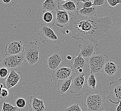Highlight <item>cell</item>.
Here are the masks:
<instances>
[{
	"label": "cell",
	"mask_w": 121,
	"mask_h": 111,
	"mask_svg": "<svg viewBox=\"0 0 121 111\" xmlns=\"http://www.w3.org/2000/svg\"><path fill=\"white\" fill-rule=\"evenodd\" d=\"M120 69L119 64L112 60H107L103 69V71L107 77L116 76Z\"/></svg>",
	"instance_id": "15"
},
{
	"label": "cell",
	"mask_w": 121,
	"mask_h": 111,
	"mask_svg": "<svg viewBox=\"0 0 121 111\" xmlns=\"http://www.w3.org/2000/svg\"><path fill=\"white\" fill-rule=\"evenodd\" d=\"M3 2L5 4H8L10 2L11 0H2Z\"/></svg>",
	"instance_id": "35"
},
{
	"label": "cell",
	"mask_w": 121,
	"mask_h": 111,
	"mask_svg": "<svg viewBox=\"0 0 121 111\" xmlns=\"http://www.w3.org/2000/svg\"><path fill=\"white\" fill-rule=\"evenodd\" d=\"M93 0H77V3H78L79 2H85L86 1H93Z\"/></svg>",
	"instance_id": "33"
},
{
	"label": "cell",
	"mask_w": 121,
	"mask_h": 111,
	"mask_svg": "<svg viewBox=\"0 0 121 111\" xmlns=\"http://www.w3.org/2000/svg\"><path fill=\"white\" fill-rule=\"evenodd\" d=\"M63 59V56L58 53H55L49 56L47 60V69L54 71L59 67Z\"/></svg>",
	"instance_id": "14"
},
{
	"label": "cell",
	"mask_w": 121,
	"mask_h": 111,
	"mask_svg": "<svg viewBox=\"0 0 121 111\" xmlns=\"http://www.w3.org/2000/svg\"><path fill=\"white\" fill-rule=\"evenodd\" d=\"M74 72L72 67L62 66L54 71L52 75L51 81L59 82L72 77Z\"/></svg>",
	"instance_id": "9"
},
{
	"label": "cell",
	"mask_w": 121,
	"mask_h": 111,
	"mask_svg": "<svg viewBox=\"0 0 121 111\" xmlns=\"http://www.w3.org/2000/svg\"><path fill=\"white\" fill-rule=\"evenodd\" d=\"M2 111H19L20 109L17 107H14L12 105L4 102L3 103Z\"/></svg>",
	"instance_id": "25"
},
{
	"label": "cell",
	"mask_w": 121,
	"mask_h": 111,
	"mask_svg": "<svg viewBox=\"0 0 121 111\" xmlns=\"http://www.w3.org/2000/svg\"><path fill=\"white\" fill-rule=\"evenodd\" d=\"M109 94L107 99L113 104H117L121 99V78L109 84Z\"/></svg>",
	"instance_id": "7"
},
{
	"label": "cell",
	"mask_w": 121,
	"mask_h": 111,
	"mask_svg": "<svg viewBox=\"0 0 121 111\" xmlns=\"http://www.w3.org/2000/svg\"><path fill=\"white\" fill-rule=\"evenodd\" d=\"M72 60L73 63L71 67L74 72H77L80 68L85 69L89 67L88 58H85L79 55L76 57L73 56Z\"/></svg>",
	"instance_id": "16"
},
{
	"label": "cell",
	"mask_w": 121,
	"mask_h": 111,
	"mask_svg": "<svg viewBox=\"0 0 121 111\" xmlns=\"http://www.w3.org/2000/svg\"><path fill=\"white\" fill-rule=\"evenodd\" d=\"M54 16L52 12L50 11H46L44 12L43 15V20L47 25L53 26L55 25L54 22Z\"/></svg>",
	"instance_id": "22"
},
{
	"label": "cell",
	"mask_w": 121,
	"mask_h": 111,
	"mask_svg": "<svg viewBox=\"0 0 121 111\" xmlns=\"http://www.w3.org/2000/svg\"><path fill=\"white\" fill-rule=\"evenodd\" d=\"M60 7L62 9L69 12L71 15L77 14L78 10L74 2L71 0H68L63 4L60 5L59 9Z\"/></svg>",
	"instance_id": "21"
},
{
	"label": "cell",
	"mask_w": 121,
	"mask_h": 111,
	"mask_svg": "<svg viewBox=\"0 0 121 111\" xmlns=\"http://www.w3.org/2000/svg\"><path fill=\"white\" fill-rule=\"evenodd\" d=\"M65 111H82L81 107L78 103H73L70 106L62 110Z\"/></svg>",
	"instance_id": "26"
},
{
	"label": "cell",
	"mask_w": 121,
	"mask_h": 111,
	"mask_svg": "<svg viewBox=\"0 0 121 111\" xmlns=\"http://www.w3.org/2000/svg\"><path fill=\"white\" fill-rule=\"evenodd\" d=\"M55 23L59 28H63L69 24L71 19V14L64 9H57L55 12Z\"/></svg>",
	"instance_id": "13"
},
{
	"label": "cell",
	"mask_w": 121,
	"mask_h": 111,
	"mask_svg": "<svg viewBox=\"0 0 121 111\" xmlns=\"http://www.w3.org/2000/svg\"><path fill=\"white\" fill-rule=\"evenodd\" d=\"M73 58V56H72L68 55L67 56V59L69 61L72 60Z\"/></svg>",
	"instance_id": "34"
},
{
	"label": "cell",
	"mask_w": 121,
	"mask_h": 111,
	"mask_svg": "<svg viewBox=\"0 0 121 111\" xmlns=\"http://www.w3.org/2000/svg\"><path fill=\"white\" fill-rule=\"evenodd\" d=\"M29 108L30 111H45L46 108L44 102L35 96H30V98Z\"/></svg>",
	"instance_id": "17"
},
{
	"label": "cell",
	"mask_w": 121,
	"mask_h": 111,
	"mask_svg": "<svg viewBox=\"0 0 121 111\" xmlns=\"http://www.w3.org/2000/svg\"><path fill=\"white\" fill-rule=\"evenodd\" d=\"M25 62L24 53L13 55H5L0 60V67H5L9 69H17Z\"/></svg>",
	"instance_id": "5"
},
{
	"label": "cell",
	"mask_w": 121,
	"mask_h": 111,
	"mask_svg": "<svg viewBox=\"0 0 121 111\" xmlns=\"http://www.w3.org/2000/svg\"><path fill=\"white\" fill-rule=\"evenodd\" d=\"M37 35L42 43L52 41L56 42L58 37L53 30L49 26L44 24H40V29L37 32Z\"/></svg>",
	"instance_id": "8"
},
{
	"label": "cell",
	"mask_w": 121,
	"mask_h": 111,
	"mask_svg": "<svg viewBox=\"0 0 121 111\" xmlns=\"http://www.w3.org/2000/svg\"><path fill=\"white\" fill-rule=\"evenodd\" d=\"M68 0H59V1H60H60H64V2H66V1H68Z\"/></svg>",
	"instance_id": "38"
},
{
	"label": "cell",
	"mask_w": 121,
	"mask_h": 111,
	"mask_svg": "<svg viewBox=\"0 0 121 111\" xmlns=\"http://www.w3.org/2000/svg\"><path fill=\"white\" fill-rule=\"evenodd\" d=\"M109 56L104 54L94 55L88 58L90 73L99 74L102 71L105 63L107 62Z\"/></svg>",
	"instance_id": "6"
},
{
	"label": "cell",
	"mask_w": 121,
	"mask_h": 111,
	"mask_svg": "<svg viewBox=\"0 0 121 111\" xmlns=\"http://www.w3.org/2000/svg\"><path fill=\"white\" fill-rule=\"evenodd\" d=\"M72 77L69 78L59 81L57 85V90L60 95H64L67 92L71 86Z\"/></svg>",
	"instance_id": "19"
},
{
	"label": "cell",
	"mask_w": 121,
	"mask_h": 111,
	"mask_svg": "<svg viewBox=\"0 0 121 111\" xmlns=\"http://www.w3.org/2000/svg\"><path fill=\"white\" fill-rule=\"evenodd\" d=\"M23 43L21 41L12 40L7 43L5 48V55H13L22 53L24 52Z\"/></svg>",
	"instance_id": "12"
},
{
	"label": "cell",
	"mask_w": 121,
	"mask_h": 111,
	"mask_svg": "<svg viewBox=\"0 0 121 111\" xmlns=\"http://www.w3.org/2000/svg\"><path fill=\"white\" fill-rule=\"evenodd\" d=\"M40 47L38 45L37 41L30 42L25 48L24 55L25 62L31 66L36 65L39 63Z\"/></svg>",
	"instance_id": "4"
},
{
	"label": "cell",
	"mask_w": 121,
	"mask_h": 111,
	"mask_svg": "<svg viewBox=\"0 0 121 111\" xmlns=\"http://www.w3.org/2000/svg\"><path fill=\"white\" fill-rule=\"evenodd\" d=\"M80 51L79 55L89 58L95 55L99 49L98 44L93 43L88 40L82 41V44L79 45Z\"/></svg>",
	"instance_id": "10"
},
{
	"label": "cell",
	"mask_w": 121,
	"mask_h": 111,
	"mask_svg": "<svg viewBox=\"0 0 121 111\" xmlns=\"http://www.w3.org/2000/svg\"><path fill=\"white\" fill-rule=\"evenodd\" d=\"M97 84V81L96 79L95 74L90 73V74L87 76L86 85L87 87L90 90H94L95 89Z\"/></svg>",
	"instance_id": "23"
},
{
	"label": "cell",
	"mask_w": 121,
	"mask_h": 111,
	"mask_svg": "<svg viewBox=\"0 0 121 111\" xmlns=\"http://www.w3.org/2000/svg\"><path fill=\"white\" fill-rule=\"evenodd\" d=\"M57 1H58V2L59 4H60V1H59V0H57Z\"/></svg>",
	"instance_id": "39"
},
{
	"label": "cell",
	"mask_w": 121,
	"mask_h": 111,
	"mask_svg": "<svg viewBox=\"0 0 121 111\" xmlns=\"http://www.w3.org/2000/svg\"><path fill=\"white\" fill-rule=\"evenodd\" d=\"M92 2L94 6L100 7L105 4V0H93Z\"/></svg>",
	"instance_id": "30"
},
{
	"label": "cell",
	"mask_w": 121,
	"mask_h": 111,
	"mask_svg": "<svg viewBox=\"0 0 121 111\" xmlns=\"http://www.w3.org/2000/svg\"><path fill=\"white\" fill-rule=\"evenodd\" d=\"M9 95V92L8 88L6 87H3L0 93V97L3 98H6Z\"/></svg>",
	"instance_id": "29"
},
{
	"label": "cell",
	"mask_w": 121,
	"mask_h": 111,
	"mask_svg": "<svg viewBox=\"0 0 121 111\" xmlns=\"http://www.w3.org/2000/svg\"><path fill=\"white\" fill-rule=\"evenodd\" d=\"M60 5L57 0H45L42 4V9L43 12L50 11L55 12L59 9Z\"/></svg>",
	"instance_id": "18"
},
{
	"label": "cell",
	"mask_w": 121,
	"mask_h": 111,
	"mask_svg": "<svg viewBox=\"0 0 121 111\" xmlns=\"http://www.w3.org/2000/svg\"><path fill=\"white\" fill-rule=\"evenodd\" d=\"M106 98L101 94H94L89 91L85 94L84 106L89 111H104V103Z\"/></svg>",
	"instance_id": "2"
},
{
	"label": "cell",
	"mask_w": 121,
	"mask_h": 111,
	"mask_svg": "<svg viewBox=\"0 0 121 111\" xmlns=\"http://www.w3.org/2000/svg\"><path fill=\"white\" fill-rule=\"evenodd\" d=\"M23 74L16 69H10L9 74L5 81V87L10 89L17 85L23 79Z\"/></svg>",
	"instance_id": "11"
},
{
	"label": "cell",
	"mask_w": 121,
	"mask_h": 111,
	"mask_svg": "<svg viewBox=\"0 0 121 111\" xmlns=\"http://www.w3.org/2000/svg\"><path fill=\"white\" fill-rule=\"evenodd\" d=\"M83 71H84V69H82V68H80L78 70L77 72H78L80 73H82L83 72Z\"/></svg>",
	"instance_id": "37"
},
{
	"label": "cell",
	"mask_w": 121,
	"mask_h": 111,
	"mask_svg": "<svg viewBox=\"0 0 121 111\" xmlns=\"http://www.w3.org/2000/svg\"><path fill=\"white\" fill-rule=\"evenodd\" d=\"M107 4L111 8L117 6L118 4H121V0H107Z\"/></svg>",
	"instance_id": "28"
},
{
	"label": "cell",
	"mask_w": 121,
	"mask_h": 111,
	"mask_svg": "<svg viewBox=\"0 0 121 111\" xmlns=\"http://www.w3.org/2000/svg\"></svg>",
	"instance_id": "40"
},
{
	"label": "cell",
	"mask_w": 121,
	"mask_h": 111,
	"mask_svg": "<svg viewBox=\"0 0 121 111\" xmlns=\"http://www.w3.org/2000/svg\"><path fill=\"white\" fill-rule=\"evenodd\" d=\"M87 74L84 72H74L72 76L70 92L76 96H79L83 94L87 87Z\"/></svg>",
	"instance_id": "3"
},
{
	"label": "cell",
	"mask_w": 121,
	"mask_h": 111,
	"mask_svg": "<svg viewBox=\"0 0 121 111\" xmlns=\"http://www.w3.org/2000/svg\"><path fill=\"white\" fill-rule=\"evenodd\" d=\"M16 107L19 109H23L26 107V99L22 98H18L16 101Z\"/></svg>",
	"instance_id": "27"
},
{
	"label": "cell",
	"mask_w": 121,
	"mask_h": 111,
	"mask_svg": "<svg viewBox=\"0 0 121 111\" xmlns=\"http://www.w3.org/2000/svg\"><path fill=\"white\" fill-rule=\"evenodd\" d=\"M3 87H4V85L2 84V83H0V93H1V91Z\"/></svg>",
	"instance_id": "36"
},
{
	"label": "cell",
	"mask_w": 121,
	"mask_h": 111,
	"mask_svg": "<svg viewBox=\"0 0 121 111\" xmlns=\"http://www.w3.org/2000/svg\"><path fill=\"white\" fill-rule=\"evenodd\" d=\"M10 69L5 67H0V79L5 81L9 74Z\"/></svg>",
	"instance_id": "24"
},
{
	"label": "cell",
	"mask_w": 121,
	"mask_h": 111,
	"mask_svg": "<svg viewBox=\"0 0 121 111\" xmlns=\"http://www.w3.org/2000/svg\"><path fill=\"white\" fill-rule=\"evenodd\" d=\"M117 104H119V105H118V106L117 107L116 111H121V101L120 100H119V101L117 102Z\"/></svg>",
	"instance_id": "32"
},
{
	"label": "cell",
	"mask_w": 121,
	"mask_h": 111,
	"mask_svg": "<svg viewBox=\"0 0 121 111\" xmlns=\"http://www.w3.org/2000/svg\"><path fill=\"white\" fill-rule=\"evenodd\" d=\"M77 14L87 17H96L97 14V9L96 7L94 6L87 8L82 7L78 9Z\"/></svg>",
	"instance_id": "20"
},
{
	"label": "cell",
	"mask_w": 121,
	"mask_h": 111,
	"mask_svg": "<svg viewBox=\"0 0 121 111\" xmlns=\"http://www.w3.org/2000/svg\"><path fill=\"white\" fill-rule=\"evenodd\" d=\"M112 25V19L109 16L98 18L72 14L69 24L62 29L69 30L74 40H88L98 44L109 34Z\"/></svg>",
	"instance_id": "1"
},
{
	"label": "cell",
	"mask_w": 121,
	"mask_h": 111,
	"mask_svg": "<svg viewBox=\"0 0 121 111\" xmlns=\"http://www.w3.org/2000/svg\"><path fill=\"white\" fill-rule=\"evenodd\" d=\"M82 4V7L84 8H87V7H90L93 6V2L91 1H88L85 2H81Z\"/></svg>",
	"instance_id": "31"
}]
</instances>
